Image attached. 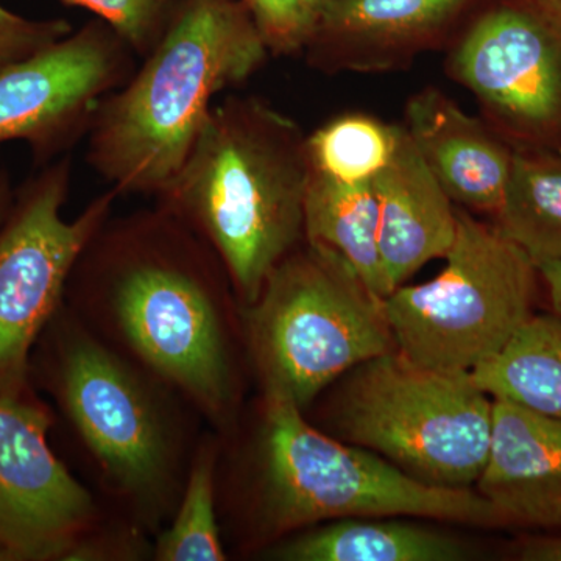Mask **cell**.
I'll use <instances>...</instances> for the list:
<instances>
[{"instance_id": "1", "label": "cell", "mask_w": 561, "mask_h": 561, "mask_svg": "<svg viewBox=\"0 0 561 561\" xmlns=\"http://www.w3.org/2000/svg\"><path fill=\"white\" fill-rule=\"evenodd\" d=\"M69 309L179 391L221 438L238 426L241 302L208 243L154 205L110 217L81 253Z\"/></svg>"}, {"instance_id": "2", "label": "cell", "mask_w": 561, "mask_h": 561, "mask_svg": "<svg viewBox=\"0 0 561 561\" xmlns=\"http://www.w3.org/2000/svg\"><path fill=\"white\" fill-rule=\"evenodd\" d=\"M308 136L271 103L230 95L214 103L186 160L154 205L208 243L241 308L305 242L311 181Z\"/></svg>"}, {"instance_id": "3", "label": "cell", "mask_w": 561, "mask_h": 561, "mask_svg": "<svg viewBox=\"0 0 561 561\" xmlns=\"http://www.w3.org/2000/svg\"><path fill=\"white\" fill-rule=\"evenodd\" d=\"M51 323L50 391L105 507L154 537L179 505L202 438L192 419L201 415L179 391L106 345L69 308Z\"/></svg>"}, {"instance_id": "4", "label": "cell", "mask_w": 561, "mask_h": 561, "mask_svg": "<svg viewBox=\"0 0 561 561\" xmlns=\"http://www.w3.org/2000/svg\"><path fill=\"white\" fill-rule=\"evenodd\" d=\"M268 51L241 0H186L140 68L99 105L88 162L121 195H154L175 175L214 99Z\"/></svg>"}, {"instance_id": "5", "label": "cell", "mask_w": 561, "mask_h": 561, "mask_svg": "<svg viewBox=\"0 0 561 561\" xmlns=\"http://www.w3.org/2000/svg\"><path fill=\"white\" fill-rule=\"evenodd\" d=\"M249 518L268 540L343 518L511 523L478 491L426 485L379 454L317 430L294 402L262 394Z\"/></svg>"}, {"instance_id": "6", "label": "cell", "mask_w": 561, "mask_h": 561, "mask_svg": "<svg viewBox=\"0 0 561 561\" xmlns=\"http://www.w3.org/2000/svg\"><path fill=\"white\" fill-rule=\"evenodd\" d=\"M241 309L262 394L302 412L357 365L397 350L383 298L342 254L306 239Z\"/></svg>"}, {"instance_id": "7", "label": "cell", "mask_w": 561, "mask_h": 561, "mask_svg": "<svg viewBox=\"0 0 561 561\" xmlns=\"http://www.w3.org/2000/svg\"><path fill=\"white\" fill-rule=\"evenodd\" d=\"M334 383L332 437L379 454L426 485H476L489 454L493 398L471 373L434 370L394 350Z\"/></svg>"}, {"instance_id": "8", "label": "cell", "mask_w": 561, "mask_h": 561, "mask_svg": "<svg viewBox=\"0 0 561 561\" xmlns=\"http://www.w3.org/2000/svg\"><path fill=\"white\" fill-rule=\"evenodd\" d=\"M443 271L383 298L397 350L409 359L471 373L497 353L534 313L540 273L493 224L457 208V234Z\"/></svg>"}, {"instance_id": "9", "label": "cell", "mask_w": 561, "mask_h": 561, "mask_svg": "<svg viewBox=\"0 0 561 561\" xmlns=\"http://www.w3.org/2000/svg\"><path fill=\"white\" fill-rule=\"evenodd\" d=\"M51 423L24 393L0 394V561L138 560L142 535L58 459Z\"/></svg>"}, {"instance_id": "10", "label": "cell", "mask_w": 561, "mask_h": 561, "mask_svg": "<svg viewBox=\"0 0 561 561\" xmlns=\"http://www.w3.org/2000/svg\"><path fill=\"white\" fill-rule=\"evenodd\" d=\"M445 69L513 151L561 160V0H489Z\"/></svg>"}, {"instance_id": "11", "label": "cell", "mask_w": 561, "mask_h": 561, "mask_svg": "<svg viewBox=\"0 0 561 561\" xmlns=\"http://www.w3.org/2000/svg\"><path fill=\"white\" fill-rule=\"evenodd\" d=\"M69 157L28 181L0 224V394H22L33 345L62 308L70 275L119 197L98 195L73 220L62 208Z\"/></svg>"}, {"instance_id": "12", "label": "cell", "mask_w": 561, "mask_h": 561, "mask_svg": "<svg viewBox=\"0 0 561 561\" xmlns=\"http://www.w3.org/2000/svg\"><path fill=\"white\" fill-rule=\"evenodd\" d=\"M135 55L106 22H91L0 69V144L25 140L44 158L66 149L130 79Z\"/></svg>"}, {"instance_id": "13", "label": "cell", "mask_w": 561, "mask_h": 561, "mask_svg": "<svg viewBox=\"0 0 561 561\" xmlns=\"http://www.w3.org/2000/svg\"><path fill=\"white\" fill-rule=\"evenodd\" d=\"M479 0H332L305 54L327 73L409 68L424 51L449 46L454 28Z\"/></svg>"}, {"instance_id": "14", "label": "cell", "mask_w": 561, "mask_h": 561, "mask_svg": "<svg viewBox=\"0 0 561 561\" xmlns=\"http://www.w3.org/2000/svg\"><path fill=\"white\" fill-rule=\"evenodd\" d=\"M404 127L454 205L493 219L511 179L513 150L481 116L426 87L409 99Z\"/></svg>"}, {"instance_id": "15", "label": "cell", "mask_w": 561, "mask_h": 561, "mask_svg": "<svg viewBox=\"0 0 561 561\" xmlns=\"http://www.w3.org/2000/svg\"><path fill=\"white\" fill-rule=\"evenodd\" d=\"M478 493L511 524L561 527V419L493 400Z\"/></svg>"}, {"instance_id": "16", "label": "cell", "mask_w": 561, "mask_h": 561, "mask_svg": "<svg viewBox=\"0 0 561 561\" xmlns=\"http://www.w3.org/2000/svg\"><path fill=\"white\" fill-rule=\"evenodd\" d=\"M387 295L427 262L445 257L457 234V206L401 125L389 164L373 180Z\"/></svg>"}, {"instance_id": "17", "label": "cell", "mask_w": 561, "mask_h": 561, "mask_svg": "<svg viewBox=\"0 0 561 561\" xmlns=\"http://www.w3.org/2000/svg\"><path fill=\"white\" fill-rule=\"evenodd\" d=\"M265 556L283 561H460L463 541L446 531L386 518H343L305 529L268 546Z\"/></svg>"}, {"instance_id": "18", "label": "cell", "mask_w": 561, "mask_h": 561, "mask_svg": "<svg viewBox=\"0 0 561 561\" xmlns=\"http://www.w3.org/2000/svg\"><path fill=\"white\" fill-rule=\"evenodd\" d=\"M305 239L337 251L379 297H387L379 253L378 198L373 181L346 183L311 172L305 206Z\"/></svg>"}, {"instance_id": "19", "label": "cell", "mask_w": 561, "mask_h": 561, "mask_svg": "<svg viewBox=\"0 0 561 561\" xmlns=\"http://www.w3.org/2000/svg\"><path fill=\"white\" fill-rule=\"evenodd\" d=\"M471 376L493 400L561 419L560 317L531 313L507 345Z\"/></svg>"}, {"instance_id": "20", "label": "cell", "mask_w": 561, "mask_h": 561, "mask_svg": "<svg viewBox=\"0 0 561 561\" xmlns=\"http://www.w3.org/2000/svg\"><path fill=\"white\" fill-rule=\"evenodd\" d=\"M537 267L561 261V160L513 151L511 179L491 219Z\"/></svg>"}, {"instance_id": "21", "label": "cell", "mask_w": 561, "mask_h": 561, "mask_svg": "<svg viewBox=\"0 0 561 561\" xmlns=\"http://www.w3.org/2000/svg\"><path fill=\"white\" fill-rule=\"evenodd\" d=\"M221 438L202 435L171 522L154 535L151 559L157 561H225L228 559L217 502V467Z\"/></svg>"}, {"instance_id": "22", "label": "cell", "mask_w": 561, "mask_h": 561, "mask_svg": "<svg viewBox=\"0 0 561 561\" xmlns=\"http://www.w3.org/2000/svg\"><path fill=\"white\" fill-rule=\"evenodd\" d=\"M401 125L367 113H343L308 136L312 172L346 183H367L389 164Z\"/></svg>"}, {"instance_id": "23", "label": "cell", "mask_w": 561, "mask_h": 561, "mask_svg": "<svg viewBox=\"0 0 561 561\" xmlns=\"http://www.w3.org/2000/svg\"><path fill=\"white\" fill-rule=\"evenodd\" d=\"M98 14L138 57L144 58L168 31L171 0H62Z\"/></svg>"}, {"instance_id": "24", "label": "cell", "mask_w": 561, "mask_h": 561, "mask_svg": "<svg viewBox=\"0 0 561 561\" xmlns=\"http://www.w3.org/2000/svg\"><path fill=\"white\" fill-rule=\"evenodd\" d=\"M268 51L278 57L305 51L311 38L313 21L301 0H241Z\"/></svg>"}, {"instance_id": "25", "label": "cell", "mask_w": 561, "mask_h": 561, "mask_svg": "<svg viewBox=\"0 0 561 561\" xmlns=\"http://www.w3.org/2000/svg\"><path fill=\"white\" fill-rule=\"evenodd\" d=\"M66 21H32L0 5V69L68 36Z\"/></svg>"}, {"instance_id": "26", "label": "cell", "mask_w": 561, "mask_h": 561, "mask_svg": "<svg viewBox=\"0 0 561 561\" xmlns=\"http://www.w3.org/2000/svg\"><path fill=\"white\" fill-rule=\"evenodd\" d=\"M518 559L524 561H561V535L527 538L519 545Z\"/></svg>"}, {"instance_id": "27", "label": "cell", "mask_w": 561, "mask_h": 561, "mask_svg": "<svg viewBox=\"0 0 561 561\" xmlns=\"http://www.w3.org/2000/svg\"><path fill=\"white\" fill-rule=\"evenodd\" d=\"M541 286L548 294L552 313L561 319V261L546 262L538 267Z\"/></svg>"}, {"instance_id": "28", "label": "cell", "mask_w": 561, "mask_h": 561, "mask_svg": "<svg viewBox=\"0 0 561 561\" xmlns=\"http://www.w3.org/2000/svg\"><path fill=\"white\" fill-rule=\"evenodd\" d=\"M11 203H13V198H11L9 180H7L5 176H0V224L5 219Z\"/></svg>"}, {"instance_id": "29", "label": "cell", "mask_w": 561, "mask_h": 561, "mask_svg": "<svg viewBox=\"0 0 561 561\" xmlns=\"http://www.w3.org/2000/svg\"><path fill=\"white\" fill-rule=\"evenodd\" d=\"M331 2L332 0H301L302 7H305L306 11H308L309 16H311V20L313 21V24H317V20H319L321 11L327 9Z\"/></svg>"}]
</instances>
